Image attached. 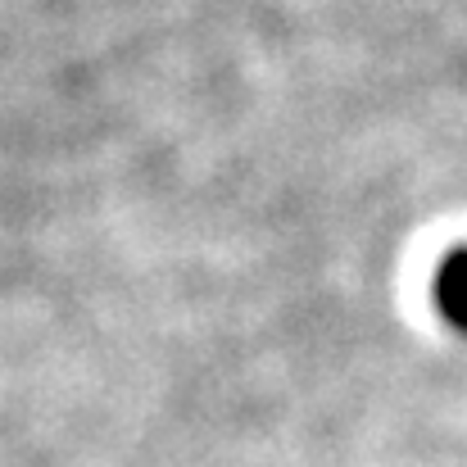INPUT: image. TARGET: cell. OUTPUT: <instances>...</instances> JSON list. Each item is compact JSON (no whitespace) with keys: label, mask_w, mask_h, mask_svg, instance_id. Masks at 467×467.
<instances>
[{"label":"cell","mask_w":467,"mask_h":467,"mask_svg":"<svg viewBox=\"0 0 467 467\" xmlns=\"http://www.w3.org/2000/svg\"><path fill=\"white\" fill-rule=\"evenodd\" d=\"M436 305L450 327L467 331V250H450L436 273Z\"/></svg>","instance_id":"cell-1"}]
</instances>
